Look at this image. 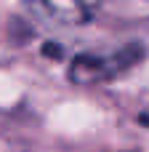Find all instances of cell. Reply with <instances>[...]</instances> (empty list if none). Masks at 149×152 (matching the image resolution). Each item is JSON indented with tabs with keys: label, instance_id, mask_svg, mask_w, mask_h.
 I'll return each mask as SVG.
<instances>
[{
	"label": "cell",
	"instance_id": "cell-1",
	"mask_svg": "<svg viewBox=\"0 0 149 152\" xmlns=\"http://www.w3.org/2000/svg\"><path fill=\"white\" fill-rule=\"evenodd\" d=\"M144 56V48L141 45H128L112 56H77L72 61V69H69V77L80 86H88V83H101V80H112L117 77L120 72L131 69L139 59Z\"/></svg>",
	"mask_w": 149,
	"mask_h": 152
},
{
	"label": "cell",
	"instance_id": "cell-2",
	"mask_svg": "<svg viewBox=\"0 0 149 152\" xmlns=\"http://www.w3.org/2000/svg\"><path fill=\"white\" fill-rule=\"evenodd\" d=\"M43 53H45V56L59 59V56H61V48H59V45H53V43H45V45H43Z\"/></svg>",
	"mask_w": 149,
	"mask_h": 152
}]
</instances>
